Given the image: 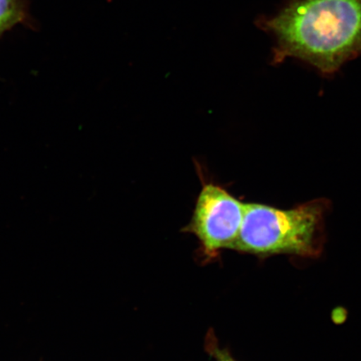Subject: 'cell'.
<instances>
[{"label": "cell", "mask_w": 361, "mask_h": 361, "mask_svg": "<svg viewBox=\"0 0 361 361\" xmlns=\"http://www.w3.org/2000/svg\"><path fill=\"white\" fill-rule=\"evenodd\" d=\"M263 27L275 35V61L301 59L332 73L361 54V0H293Z\"/></svg>", "instance_id": "obj_1"}, {"label": "cell", "mask_w": 361, "mask_h": 361, "mask_svg": "<svg viewBox=\"0 0 361 361\" xmlns=\"http://www.w3.org/2000/svg\"><path fill=\"white\" fill-rule=\"evenodd\" d=\"M322 221L323 210L316 204L284 210L245 203L240 232L232 250L259 257H315L322 248Z\"/></svg>", "instance_id": "obj_2"}, {"label": "cell", "mask_w": 361, "mask_h": 361, "mask_svg": "<svg viewBox=\"0 0 361 361\" xmlns=\"http://www.w3.org/2000/svg\"><path fill=\"white\" fill-rule=\"evenodd\" d=\"M245 203L223 187L203 183L193 214L183 232L192 233L200 243L202 256L214 260L224 250H232L240 232Z\"/></svg>", "instance_id": "obj_3"}, {"label": "cell", "mask_w": 361, "mask_h": 361, "mask_svg": "<svg viewBox=\"0 0 361 361\" xmlns=\"http://www.w3.org/2000/svg\"><path fill=\"white\" fill-rule=\"evenodd\" d=\"M25 18L26 10L22 0H0V37Z\"/></svg>", "instance_id": "obj_4"}, {"label": "cell", "mask_w": 361, "mask_h": 361, "mask_svg": "<svg viewBox=\"0 0 361 361\" xmlns=\"http://www.w3.org/2000/svg\"><path fill=\"white\" fill-rule=\"evenodd\" d=\"M206 349L216 361H238L227 348H220L215 336L209 334L206 342Z\"/></svg>", "instance_id": "obj_5"}]
</instances>
